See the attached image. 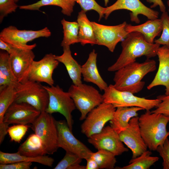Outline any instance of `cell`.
<instances>
[{"label":"cell","mask_w":169,"mask_h":169,"mask_svg":"<svg viewBox=\"0 0 169 169\" xmlns=\"http://www.w3.org/2000/svg\"><path fill=\"white\" fill-rule=\"evenodd\" d=\"M19 6L13 0H0V22L8 14L16 11Z\"/></svg>","instance_id":"obj_37"},{"label":"cell","mask_w":169,"mask_h":169,"mask_svg":"<svg viewBox=\"0 0 169 169\" xmlns=\"http://www.w3.org/2000/svg\"><path fill=\"white\" fill-rule=\"evenodd\" d=\"M18 82L12 70L9 54L2 50L0 52V88L14 84Z\"/></svg>","instance_id":"obj_29"},{"label":"cell","mask_w":169,"mask_h":169,"mask_svg":"<svg viewBox=\"0 0 169 169\" xmlns=\"http://www.w3.org/2000/svg\"><path fill=\"white\" fill-rule=\"evenodd\" d=\"M97 44L106 47L113 52L117 44L122 41L129 33L126 31V22L115 26H108L91 22Z\"/></svg>","instance_id":"obj_11"},{"label":"cell","mask_w":169,"mask_h":169,"mask_svg":"<svg viewBox=\"0 0 169 169\" xmlns=\"http://www.w3.org/2000/svg\"><path fill=\"white\" fill-rule=\"evenodd\" d=\"M51 33L47 27L38 30H20L10 26L3 28L0 33V39L18 48L30 47L34 44L28 45V42L40 37L48 38Z\"/></svg>","instance_id":"obj_10"},{"label":"cell","mask_w":169,"mask_h":169,"mask_svg":"<svg viewBox=\"0 0 169 169\" xmlns=\"http://www.w3.org/2000/svg\"><path fill=\"white\" fill-rule=\"evenodd\" d=\"M162 158L163 169H169V139L167 138L156 150Z\"/></svg>","instance_id":"obj_39"},{"label":"cell","mask_w":169,"mask_h":169,"mask_svg":"<svg viewBox=\"0 0 169 169\" xmlns=\"http://www.w3.org/2000/svg\"><path fill=\"white\" fill-rule=\"evenodd\" d=\"M97 54L95 49L90 53L87 60L81 66V74L84 81L96 85L101 91H104L108 85L101 76L97 65Z\"/></svg>","instance_id":"obj_20"},{"label":"cell","mask_w":169,"mask_h":169,"mask_svg":"<svg viewBox=\"0 0 169 169\" xmlns=\"http://www.w3.org/2000/svg\"><path fill=\"white\" fill-rule=\"evenodd\" d=\"M61 23L63 26L64 34L61 46L64 48L79 43V25L77 22H69L64 18L61 21Z\"/></svg>","instance_id":"obj_31"},{"label":"cell","mask_w":169,"mask_h":169,"mask_svg":"<svg viewBox=\"0 0 169 169\" xmlns=\"http://www.w3.org/2000/svg\"><path fill=\"white\" fill-rule=\"evenodd\" d=\"M31 128L41 139L46 154L51 155L57 151L58 146V133L56 120L46 112H41L32 124Z\"/></svg>","instance_id":"obj_7"},{"label":"cell","mask_w":169,"mask_h":169,"mask_svg":"<svg viewBox=\"0 0 169 169\" xmlns=\"http://www.w3.org/2000/svg\"><path fill=\"white\" fill-rule=\"evenodd\" d=\"M26 48L14 47L9 54L12 68L18 81L23 83L28 79L31 64L35 57L32 51L36 46Z\"/></svg>","instance_id":"obj_14"},{"label":"cell","mask_w":169,"mask_h":169,"mask_svg":"<svg viewBox=\"0 0 169 169\" xmlns=\"http://www.w3.org/2000/svg\"><path fill=\"white\" fill-rule=\"evenodd\" d=\"M44 87L49 95V104L45 111L50 114L59 113L62 115L72 131L74 122L72 113L76 107L69 93L64 91L58 85Z\"/></svg>","instance_id":"obj_8"},{"label":"cell","mask_w":169,"mask_h":169,"mask_svg":"<svg viewBox=\"0 0 169 169\" xmlns=\"http://www.w3.org/2000/svg\"><path fill=\"white\" fill-rule=\"evenodd\" d=\"M105 5L106 6H107L108 3L109 2V0H104Z\"/></svg>","instance_id":"obj_44"},{"label":"cell","mask_w":169,"mask_h":169,"mask_svg":"<svg viewBox=\"0 0 169 169\" xmlns=\"http://www.w3.org/2000/svg\"><path fill=\"white\" fill-rule=\"evenodd\" d=\"M168 118H169V117H168Z\"/></svg>","instance_id":"obj_47"},{"label":"cell","mask_w":169,"mask_h":169,"mask_svg":"<svg viewBox=\"0 0 169 169\" xmlns=\"http://www.w3.org/2000/svg\"><path fill=\"white\" fill-rule=\"evenodd\" d=\"M75 2L74 0H40L30 4L19 6V9L26 10L39 11L40 8L53 5L60 7L62 13L70 16L73 11Z\"/></svg>","instance_id":"obj_28"},{"label":"cell","mask_w":169,"mask_h":169,"mask_svg":"<svg viewBox=\"0 0 169 169\" xmlns=\"http://www.w3.org/2000/svg\"><path fill=\"white\" fill-rule=\"evenodd\" d=\"M21 161L37 162L44 165L51 167L54 162V159L51 157L45 155L31 157L21 155L18 152L8 153L0 151V164H8Z\"/></svg>","instance_id":"obj_26"},{"label":"cell","mask_w":169,"mask_h":169,"mask_svg":"<svg viewBox=\"0 0 169 169\" xmlns=\"http://www.w3.org/2000/svg\"><path fill=\"white\" fill-rule=\"evenodd\" d=\"M125 29L128 33L137 32L142 34L148 43L153 44L154 39L159 36L162 30V23L161 18L149 19L145 23L137 25L127 24Z\"/></svg>","instance_id":"obj_21"},{"label":"cell","mask_w":169,"mask_h":169,"mask_svg":"<svg viewBox=\"0 0 169 169\" xmlns=\"http://www.w3.org/2000/svg\"><path fill=\"white\" fill-rule=\"evenodd\" d=\"M157 55L159 62L158 69L147 88L149 90L157 86H163L166 88L165 94L169 95V48L164 46L160 47Z\"/></svg>","instance_id":"obj_19"},{"label":"cell","mask_w":169,"mask_h":169,"mask_svg":"<svg viewBox=\"0 0 169 169\" xmlns=\"http://www.w3.org/2000/svg\"><path fill=\"white\" fill-rule=\"evenodd\" d=\"M121 52L116 62L108 68L109 71L115 72L142 56L147 59L155 57L160 47L158 44L147 42L143 35L137 32L129 33L121 41Z\"/></svg>","instance_id":"obj_1"},{"label":"cell","mask_w":169,"mask_h":169,"mask_svg":"<svg viewBox=\"0 0 169 169\" xmlns=\"http://www.w3.org/2000/svg\"><path fill=\"white\" fill-rule=\"evenodd\" d=\"M150 150H147L139 156L131 159L129 164L122 167H117L119 169H149L159 160L157 156H151Z\"/></svg>","instance_id":"obj_30"},{"label":"cell","mask_w":169,"mask_h":169,"mask_svg":"<svg viewBox=\"0 0 169 169\" xmlns=\"http://www.w3.org/2000/svg\"><path fill=\"white\" fill-rule=\"evenodd\" d=\"M31 162H17L12 163L0 164V169H29L32 165Z\"/></svg>","instance_id":"obj_40"},{"label":"cell","mask_w":169,"mask_h":169,"mask_svg":"<svg viewBox=\"0 0 169 169\" xmlns=\"http://www.w3.org/2000/svg\"><path fill=\"white\" fill-rule=\"evenodd\" d=\"M120 9L128 10L130 13V20L136 23L140 21L139 15L146 16L149 19H155L158 17L159 13L144 5L140 0H117L111 5L105 8L104 15L107 19L114 11Z\"/></svg>","instance_id":"obj_15"},{"label":"cell","mask_w":169,"mask_h":169,"mask_svg":"<svg viewBox=\"0 0 169 169\" xmlns=\"http://www.w3.org/2000/svg\"><path fill=\"white\" fill-rule=\"evenodd\" d=\"M17 92L14 84L0 88V139L4 140L8 128L3 122L5 114L9 107L15 101Z\"/></svg>","instance_id":"obj_23"},{"label":"cell","mask_w":169,"mask_h":169,"mask_svg":"<svg viewBox=\"0 0 169 169\" xmlns=\"http://www.w3.org/2000/svg\"><path fill=\"white\" fill-rule=\"evenodd\" d=\"M87 164L86 169H98V165L96 161L91 157L86 160Z\"/></svg>","instance_id":"obj_43"},{"label":"cell","mask_w":169,"mask_h":169,"mask_svg":"<svg viewBox=\"0 0 169 169\" xmlns=\"http://www.w3.org/2000/svg\"><path fill=\"white\" fill-rule=\"evenodd\" d=\"M56 55L47 54L40 60H33L29 73L28 79L39 83H47L49 86L54 85L53 74L59 63Z\"/></svg>","instance_id":"obj_17"},{"label":"cell","mask_w":169,"mask_h":169,"mask_svg":"<svg viewBox=\"0 0 169 169\" xmlns=\"http://www.w3.org/2000/svg\"><path fill=\"white\" fill-rule=\"evenodd\" d=\"M116 108L103 102L87 115L81 126V132L88 138L100 132L105 124L113 118Z\"/></svg>","instance_id":"obj_9"},{"label":"cell","mask_w":169,"mask_h":169,"mask_svg":"<svg viewBox=\"0 0 169 169\" xmlns=\"http://www.w3.org/2000/svg\"><path fill=\"white\" fill-rule=\"evenodd\" d=\"M156 64L154 60L149 59L141 63L135 61L115 71L113 85L119 90L138 93L145 84L142 79L147 74L156 70Z\"/></svg>","instance_id":"obj_2"},{"label":"cell","mask_w":169,"mask_h":169,"mask_svg":"<svg viewBox=\"0 0 169 169\" xmlns=\"http://www.w3.org/2000/svg\"><path fill=\"white\" fill-rule=\"evenodd\" d=\"M160 18L162 23V33L160 38L154 42L169 48V16L167 13H162Z\"/></svg>","instance_id":"obj_34"},{"label":"cell","mask_w":169,"mask_h":169,"mask_svg":"<svg viewBox=\"0 0 169 169\" xmlns=\"http://www.w3.org/2000/svg\"><path fill=\"white\" fill-rule=\"evenodd\" d=\"M88 141L96 149L106 150L115 156L128 151L121 140L119 134L110 125L104 127L100 132L89 137Z\"/></svg>","instance_id":"obj_13"},{"label":"cell","mask_w":169,"mask_h":169,"mask_svg":"<svg viewBox=\"0 0 169 169\" xmlns=\"http://www.w3.org/2000/svg\"><path fill=\"white\" fill-rule=\"evenodd\" d=\"M78 3L82 10L86 13L89 11L93 10L99 14L100 21L104 16V12L105 8L99 4L95 0H74Z\"/></svg>","instance_id":"obj_35"},{"label":"cell","mask_w":169,"mask_h":169,"mask_svg":"<svg viewBox=\"0 0 169 169\" xmlns=\"http://www.w3.org/2000/svg\"><path fill=\"white\" fill-rule=\"evenodd\" d=\"M68 92L80 112V120H84L93 109L103 102V95L93 86L82 83L72 84Z\"/></svg>","instance_id":"obj_5"},{"label":"cell","mask_w":169,"mask_h":169,"mask_svg":"<svg viewBox=\"0 0 169 169\" xmlns=\"http://www.w3.org/2000/svg\"><path fill=\"white\" fill-rule=\"evenodd\" d=\"M13 0L14 2H15L16 3H17L19 1V0Z\"/></svg>","instance_id":"obj_46"},{"label":"cell","mask_w":169,"mask_h":169,"mask_svg":"<svg viewBox=\"0 0 169 169\" xmlns=\"http://www.w3.org/2000/svg\"><path fill=\"white\" fill-rule=\"evenodd\" d=\"M41 113L28 104L14 102L6 111L3 122L7 128L11 124H32Z\"/></svg>","instance_id":"obj_16"},{"label":"cell","mask_w":169,"mask_h":169,"mask_svg":"<svg viewBox=\"0 0 169 169\" xmlns=\"http://www.w3.org/2000/svg\"><path fill=\"white\" fill-rule=\"evenodd\" d=\"M17 152L21 155L31 157L47 154L41 139L35 133L31 134L19 146Z\"/></svg>","instance_id":"obj_27"},{"label":"cell","mask_w":169,"mask_h":169,"mask_svg":"<svg viewBox=\"0 0 169 169\" xmlns=\"http://www.w3.org/2000/svg\"><path fill=\"white\" fill-rule=\"evenodd\" d=\"M29 127L28 125L16 124L8 127L7 132L12 141L19 143Z\"/></svg>","instance_id":"obj_36"},{"label":"cell","mask_w":169,"mask_h":169,"mask_svg":"<svg viewBox=\"0 0 169 169\" xmlns=\"http://www.w3.org/2000/svg\"><path fill=\"white\" fill-rule=\"evenodd\" d=\"M17 97L14 102L32 105L41 112L45 111L49 102V95L40 83L28 80L14 84Z\"/></svg>","instance_id":"obj_4"},{"label":"cell","mask_w":169,"mask_h":169,"mask_svg":"<svg viewBox=\"0 0 169 169\" xmlns=\"http://www.w3.org/2000/svg\"><path fill=\"white\" fill-rule=\"evenodd\" d=\"M139 117L137 116L132 118L128 127L119 134L121 141L131 150V159L139 156L148 148L141 135Z\"/></svg>","instance_id":"obj_18"},{"label":"cell","mask_w":169,"mask_h":169,"mask_svg":"<svg viewBox=\"0 0 169 169\" xmlns=\"http://www.w3.org/2000/svg\"><path fill=\"white\" fill-rule=\"evenodd\" d=\"M58 133V146L66 152L75 154L83 159L91 157L92 152L73 135L66 120H56Z\"/></svg>","instance_id":"obj_12"},{"label":"cell","mask_w":169,"mask_h":169,"mask_svg":"<svg viewBox=\"0 0 169 169\" xmlns=\"http://www.w3.org/2000/svg\"><path fill=\"white\" fill-rule=\"evenodd\" d=\"M156 98L161 102L156 107V109L151 111V113L160 114L169 117V95H160Z\"/></svg>","instance_id":"obj_38"},{"label":"cell","mask_w":169,"mask_h":169,"mask_svg":"<svg viewBox=\"0 0 169 169\" xmlns=\"http://www.w3.org/2000/svg\"><path fill=\"white\" fill-rule=\"evenodd\" d=\"M13 48L12 45L0 39V49L1 50L5 51L10 54Z\"/></svg>","instance_id":"obj_42"},{"label":"cell","mask_w":169,"mask_h":169,"mask_svg":"<svg viewBox=\"0 0 169 169\" xmlns=\"http://www.w3.org/2000/svg\"><path fill=\"white\" fill-rule=\"evenodd\" d=\"M77 22L79 25V43L83 46L88 44L91 45L96 44V40L91 22L88 19L86 13L82 10L78 13Z\"/></svg>","instance_id":"obj_25"},{"label":"cell","mask_w":169,"mask_h":169,"mask_svg":"<svg viewBox=\"0 0 169 169\" xmlns=\"http://www.w3.org/2000/svg\"><path fill=\"white\" fill-rule=\"evenodd\" d=\"M150 3H152L151 8H152L158 6L160 11L162 12L166 11V8L162 0H146Z\"/></svg>","instance_id":"obj_41"},{"label":"cell","mask_w":169,"mask_h":169,"mask_svg":"<svg viewBox=\"0 0 169 169\" xmlns=\"http://www.w3.org/2000/svg\"><path fill=\"white\" fill-rule=\"evenodd\" d=\"M138 121L142 136L148 148L156 151L169 136V131L166 129L168 117L146 110L139 117Z\"/></svg>","instance_id":"obj_3"},{"label":"cell","mask_w":169,"mask_h":169,"mask_svg":"<svg viewBox=\"0 0 169 169\" xmlns=\"http://www.w3.org/2000/svg\"><path fill=\"white\" fill-rule=\"evenodd\" d=\"M115 156L111 152L104 149H99L92 152L91 157L97 162L99 169H113L116 162Z\"/></svg>","instance_id":"obj_32"},{"label":"cell","mask_w":169,"mask_h":169,"mask_svg":"<svg viewBox=\"0 0 169 169\" xmlns=\"http://www.w3.org/2000/svg\"><path fill=\"white\" fill-rule=\"evenodd\" d=\"M143 110L142 108L136 106L117 107L110 120V125L119 134L128 127L130 120L137 116L139 111Z\"/></svg>","instance_id":"obj_22"},{"label":"cell","mask_w":169,"mask_h":169,"mask_svg":"<svg viewBox=\"0 0 169 169\" xmlns=\"http://www.w3.org/2000/svg\"><path fill=\"white\" fill-rule=\"evenodd\" d=\"M167 4L169 8H168V12H169V0H168L167 2Z\"/></svg>","instance_id":"obj_45"},{"label":"cell","mask_w":169,"mask_h":169,"mask_svg":"<svg viewBox=\"0 0 169 169\" xmlns=\"http://www.w3.org/2000/svg\"><path fill=\"white\" fill-rule=\"evenodd\" d=\"M63 50L62 55L56 56V59L64 65L73 84H82L81 66L72 57L70 46L63 48Z\"/></svg>","instance_id":"obj_24"},{"label":"cell","mask_w":169,"mask_h":169,"mask_svg":"<svg viewBox=\"0 0 169 169\" xmlns=\"http://www.w3.org/2000/svg\"><path fill=\"white\" fill-rule=\"evenodd\" d=\"M104 91L103 102L111 104L115 108L136 106L142 108L146 110H150L156 108L161 102L157 98L147 99L136 96L128 91L118 90L112 84L108 86Z\"/></svg>","instance_id":"obj_6"},{"label":"cell","mask_w":169,"mask_h":169,"mask_svg":"<svg viewBox=\"0 0 169 169\" xmlns=\"http://www.w3.org/2000/svg\"><path fill=\"white\" fill-rule=\"evenodd\" d=\"M81 157L70 152H66L63 158L58 163L54 169H86V166L81 165Z\"/></svg>","instance_id":"obj_33"}]
</instances>
